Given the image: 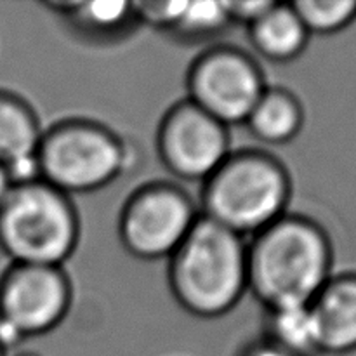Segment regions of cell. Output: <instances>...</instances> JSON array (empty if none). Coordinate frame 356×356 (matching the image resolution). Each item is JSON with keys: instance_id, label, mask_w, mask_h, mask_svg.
Here are the masks:
<instances>
[{"instance_id": "1", "label": "cell", "mask_w": 356, "mask_h": 356, "mask_svg": "<svg viewBox=\"0 0 356 356\" xmlns=\"http://www.w3.org/2000/svg\"><path fill=\"white\" fill-rule=\"evenodd\" d=\"M329 233L308 216L285 214L247 243V285L264 312L309 306L332 277Z\"/></svg>"}, {"instance_id": "2", "label": "cell", "mask_w": 356, "mask_h": 356, "mask_svg": "<svg viewBox=\"0 0 356 356\" xmlns=\"http://www.w3.org/2000/svg\"><path fill=\"white\" fill-rule=\"evenodd\" d=\"M167 261L170 294L191 316L221 318L249 292L247 240L202 214Z\"/></svg>"}, {"instance_id": "3", "label": "cell", "mask_w": 356, "mask_h": 356, "mask_svg": "<svg viewBox=\"0 0 356 356\" xmlns=\"http://www.w3.org/2000/svg\"><path fill=\"white\" fill-rule=\"evenodd\" d=\"M292 183L277 156L259 149L232 152L202 183L200 214L242 238L287 214Z\"/></svg>"}, {"instance_id": "4", "label": "cell", "mask_w": 356, "mask_h": 356, "mask_svg": "<svg viewBox=\"0 0 356 356\" xmlns=\"http://www.w3.org/2000/svg\"><path fill=\"white\" fill-rule=\"evenodd\" d=\"M79 242L72 197L42 179L10 188L0 205V250L10 263L63 268Z\"/></svg>"}, {"instance_id": "5", "label": "cell", "mask_w": 356, "mask_h": 356, "mask_svg": "<svg viewBox=\"0 0 356 356\" xmlns=\"http://www.w3.org/2000/svg\"><path fill=\"white\" fill-rule=\"evenodd\" d=\"M40 177L61 193L103 190L127 169L129 149L111 129L89 118H66L42 132L37 149Z\"/></svg>"}, {"instance_id": "6", "label": "cell", "mask_w": 356, "mask_h": 356, "mask_svg": "<svg viewBox=\"0 0 356 356\" xmlns=\"http://www.w3.org/2000/svg\"><path fill=\"white\" fill-rule=\"evenodd\" d=\"M200 211L174 183L139 186L122 205L118 238L131 256L143 261L169 259L197 222Z\"/></svg>"}, {"instance_id": "7", "label": "cell", "mask_w": 356, "mask_h": 356, "mask_svg": "<svg viewBox=\"0 0 356 356\" xmlns=\"http://www.w3.org/2000/svg\"><path fill=\"white\" fill-rule=\"evenodd\" d=\"M266 89L256 59L232 45L204 51L186 73V99L228 129L245 124Z\"/></svg>"}, {"instance_id": "8", "label": "cell", "mask_w": 356, "mask_h": 356, "mask_svg": "<svg viewBox=\"0 0 356 356\" xmlns=\"http://www.w3.org/2000/svg\"><path fill=\"white\" fill-rule=\"evenodd\" d=\"M156 153L167 172L186 183H204L232 153L229 129L188 99L163 113L156 129Z\"/></svg>"}, {"instance_id": "9", "label": "cell", "mask_w": 356, "mask_h": 356, "mask_svg": "<svg viewBox=\"0 0 356 356\" xmlns=\"http://www.w3.org/2000/svg\"><path fill=\"white\" fill-rule=\"evenodd\" d=\"M72 299L63 268L10 263L0 277V325L23 343L45 336L66 318Z\"/></svg>"}, {"instance_id": "10", "label": "cell", "mask_w": 356, "mask_h": 356, "mask_svg": "<svg viewBox=\"0 0 356 356\" xmlns=\"http://www.w3.org/2000/svg\"><path fill=\"white\" fill-rule=\"evenodd\" d=\"M320 355L356 351V273L332 275L312 305Z\"/></svg>"}, {"instance_id": "11", "label": "cell", "mask_w": 356, "mask_h": 356, "mask_svg": "<svg viewBox=\"0 0 356 356\" xmlns=\"http://www.w3.org/2000/svg\"><path fill=\"white\" fill-rule=\"evenodd\" d=\"M254 51L271 63H289L306 51L312 35L291 3L273 6L247 26Z\"/></svg>"}, {"instance_id": "12", "label": "cell", "mask_w": 356, "mask_h": 356, "mask_svg": "<svg viewBox=\"0 0 356 356\" xmlns=\"http://www.w3.org/2000/svg\"><path fill=\"white\" fill-rule=\"evenodd\" d=\"M243 125L261 143L287 145L302 131L305 108L289 89L268 86Z\"/></svg>"}, {"instance_id": "13", "label": "cell", "mask_w": 356, "mask_h": 356, "mask_svg": "<svg viewBox=\"0 0 356 356\" xmlns=\"http://www.w3.org/2000/svg\"><path fill=\"white\" fill-rule=\"evenodd\" d=\"M45 7L68 21L83 37L110 40L122 37L134 26L132 2L124 0H92V2H45Z\"/></svg>"}, {"instance_id": "14", "label": "cell", "mask_w": 356, "mask_h": 356, "mask_svg": "<svg viewBox=\"0 0 356 356\" xmlns=\"http://www.w3.org/2000/svg\"><path fill=\"white\" fill-rule=\"evenodd\" d=\"M42 132L33 108L17 94L0 89V165L9 169L37 155Z\"/></svg>"}, {"instance_id": "15", "label": "cell", "mask_w": 356, "mask_h": 356, "mask_svg": "<svg viewBox=\"0 0 356 356\" xmlns=\"http://www.w3.org/2000/svg\"><path fill=\"white\" fill-rule=\"evenodd\" d=\"M263 337L289 356H320L318 336L309 306L266 312Z\"/></svg>"}, {"instance_id": "16", "label": "cell", "mask_w": 356, "mask_h": 356, "mask_svg": "<svg viewBox=\"0 0 356 356\" xmlns=\"http://www.w3.org/2000/svg\"><path fill=\"white\" fill-rule=\"evenodd\" d=\"M291 6L309 35H336L356 21V0H298Z\"/></svg>"}, {"instance_id": "17", "label": "cell", "mask_w": 356, "mask_h": 356, "mask_svg": "<svg viewBox=\"0 0 356 356\" xmlns=\"http://www.w3.org/2000/svg\"><path fill=\"white\" fill-rule=\"evenodd\" d=\"M232 24L222 0H188L183 14L177 19L170 35L179 40L195 42L218 37Z\"/></svg>"}, {"instance_id": "18", "label": "cell", "mask_w": 356, "mask_h": 356, "mask_svg": "<svg viewBox=\"0 0 356 356\" xmlns=\"http://www.w3.org/2000/svg\"><path fill=\"white\" fill-rule=\"evenodd\" d=\"M188 0H167V2H132L136 23L146 24L155 30L172 31L183 14Z\"/></svg>"}, {"instance_id": "19", "label": "cell", "mask_w": 356, "mask_h": 356, "mask_svg": "<svg viewBox=\"0 0 356 356\" xmlns=\"http://www.w3.org/2000/svg\"><path fill=\"white\" fill-rule=\"evenodd\" d=\"M232 23H242L245 26L259 19L271 6L273 0H222Z\"/></svg>"}, {"instance_id": "20", "label": "cell", "mask_w": 356, "mask_h": 356, "mask_svg": "<svg viewBox=\"0 0 356 356\" xmlns=\"http://www.w3.org/2000/svg\"><path fill=\"white\" fill-rule=\"evenodd\" d=\"M236 356H289L285 351H282L280 348L275 346L273 343H270L268 339L261 337V339L250 341L249 344L242 348Z\"/></svg>"}, {"instance_id": "21", "label": "cell", "mask_w": 356, "mask_h": 356, "mask_svg": "<svg viewBox=\"0 0 356 356\" xmlns=\"http://www.w3.org/2000/svg\"><path fill=\"white\" fill-rule=\"evenodd\" d=\"M10 188H13V183H10L9 179V174H7L6 167L0 165V205H2V202L6 200L7 193L10 191Z\"/></svg>"}, {"instance_id": "22", "label": "cell", "mask_w": 356, "mask_h": 356, "mask_svg": "<svg viewBox=\"0 0 356 356\" xmlns=\"http://www.w3.org/2000/svg\"><path fill=\"white\" fill-rule=\"evenodd\" d=\"M14 356H40V355L31 353V351H19V353H16Z\"/></svg>"}, {"instance_id": "23", "label": "cell", "mask_w": 356, "mask_h": 356, "mask_svg": "<svg viewBox=\"0 0 356 356\" xmlns=\"http://www.w3.org/2000/svg\"><path fill=\"white\" fill-rule=\"evenodd\" d=\"M0 356H7V353H6V351H3V350H2V346H0Z\"/></svg>"}]
</instances>
